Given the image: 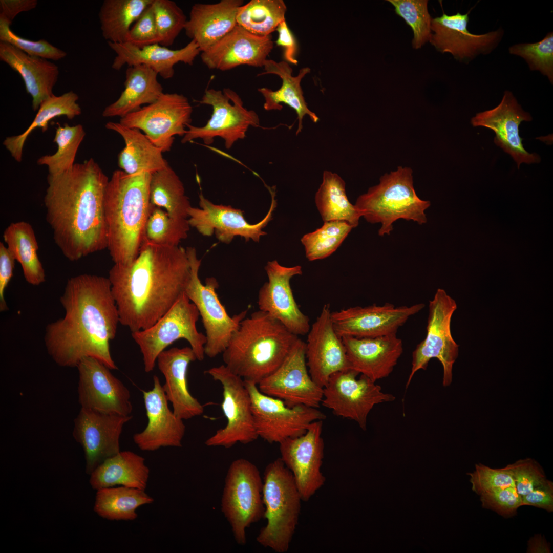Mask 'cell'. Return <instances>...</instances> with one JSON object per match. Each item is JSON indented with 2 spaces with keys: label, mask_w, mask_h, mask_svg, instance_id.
<instances>
[{
  "label": "cell",
  "mask_w": 553,
  "mask_h": 553,
  "mask_svg": "<svg viewBox=\"0 0 553 553\" xmlns=\"http://www.w3.org/2000/svg\"><path fill=\"white\" fill-rule=\"evenodd\" d=\"M242 0H221L215 4H194L184 28L186 35L201 52L209 49L236 26Z\"/></svg>",
  "instance_id": "1f68e13d"
},
{
  "label": "cell",
  "mask_w": 553,
  "mask_h": 553,
  "mask_svg": "<svg viewBox=\"0 0 553 553\" xmlns=\"http://www.w3.org/2000/svg\"><path fill=\"white\" fill-rule=\"evenodd\" d=\"M145 491L123 486L97 490L94 511L108 520L133 521L138 508L154 502Z\"/></svg>",
  "instance_id": "60d3db41"
},
{
  "label": "cell",
  "mask_w": 553,
  "mask_h": 553,
  "mask_svg": "<svg viewBox=\"0 0 553 553\" xmlns=\"http://www.w3.org/2000/svg\"><path fill=\"white\" fill-rule=\"evenodd\" d=\"M423 303L396 307L391 303L354 306L331 311L334 329L340 337L371 338L396 334L411 316L421 311Z\"/></svg>",
  "instance_id": "ffe728a7"
},
{
  "label": "cell",
  "mask_w": 553,
  "mask_h": 553,
  "mask_svg": "<svg viewBox=\"0 0 553 553\" xmlns=\"http://www.w3.org/2000/svg\"><path fill=\"white\" fill-rule=\"evenodd\" d=\"M273 48L271 35L261 36L237 25L209 49L201 52L210 69L227 71L241 65L263 67Z\"/></svg>",
  "instance_id": "83f0119b"
},
{
  "label": "cell",
  "mask_w": 553,
  "mask_h": 553,
  "mask_svg": "<svg viewBox=\"0 0 553 553\" xmlns=\"http://www.w3.org/2000/svg\"><path fill=\"white\" fill-rule=\"evenodd\" d=\"M509 52L523 58L530 70L539 71L553 83L552 32L537 42L515 44L509 48Z\"/></svg>",
  "instance_id": "681fc988"
},
{
  "label": "cell",
  "mask_w": 553,
  "mask_h": 553,
  "mask_svg": "<svg viewBox=\"0 0 553 553\" xmlns=\"http://www.w3.org/2000/svg\"><path fill=\"white\" fill-rule=\"evenodd\" d=\"M109 180L93 158L47 176L46 221L54 242L70 261L107 248L104 198Z\"/></svg>",
  "instance_id": "7a4b0ae2"
},
{
  "label": "cell",
  "mask_w": 553,
  "mask_h": 553,
  "mask_svg": "<svg viewBox=\"0 0 553 553\" xmlns=\"http://www.w3.org/2000/svg\"><path fill=\"white\" fill-rule=\"evenodd\" d=\"M0 60L17 72L24 80L26 92L32 98V108L53 95L59 74L58 66L48 59L30 55L12 45L0 41Z\"/></svg>",
  "instance_id": "d6a6232c"
},
{
  "label": "cell",
  "mask_w": 553,
  "mask_h": 553,
  "mask_svg": "<svg viewBox=\"0 0 553 553\" xmlns=\"http://www.w3.org/2000/svg\"><path fill=\"white\" fill-rule=\"evenodd\" d=\"M507 466L514 478L517 491L521 496L531 492L547 480L541 466L531 458L517 460Z\"/></svg>",
  "instance_id": "db71d44e"
},
{
  "label": "cell",
  "mask_w": 553,
  "mask_h": 553,
  "mask_svg": "<svg viewBox=\"0 0 553 553\" xmlns=\"http://www.w3.org/2000/svg\"><path fill=\"white\" fill-rule=\"evenodd\" d=\"M90 475V484L96 491L116 485L145 490L150 469L142 456L124 451L104 460Z\"/></svg>",
  "instance_id": "d590c367"
},
{
  "label": "cell",
  "mask_w": 553,
  "mask_h": 553,
  "mask_svg": "<svg viewBox=\"0 0 553 553\" xmlns=\"http://www.w3.org/2000/svg\"><path fill=\"white\" fill-rule=\"evenodd\" d=\"M361 217L371 223H379L378 235H390L398 219L413 221L420 225L427 221L425 211L429 201L420 199L413 186L412 170L399 166L380 178L378 184L359 196L355 204Z\"/></svg>",
  "instance_id": "8992f818"
},
{
  "label": "cell",
  "mask_w": 553,
  "mask_h": 553,
  "mask_svg": "<svg viewBox=\"0 0 553 553\" xmlns=\"http://www.w3.org/2000/svg\"><path fill=\"white\" fill-rule=\"evenodd\" d=\"M205 373L218 381L223 388L221 408L227 420L205 442L207 446L230 448L237 443L247 444L258 437L251 409V398L245 381L224 365L212 367Z\"/></svg>",
  "instance_id": "4fadbf2b"
},
{
  "label": "cell",
  "mask_w": 553,
  "mask_h": 553,
  "mask_svg": "<svg viewBox=\"0 0 553 553\" xmlns=\"http://www.w3.org/2000/svg\"><path fill=\"white\" fill-rule=\"evenodd\" d=\"M523 506L529 505L553 511V482L547 480L543 484L522 496Z\"/></svg>",
  "instance_id": "680465c9"
},
{
  "label": "cell",
  "mask_w": 553,
  "mask_h": 553,
  "mask_svg": "<svg viewBox=\"0 0 553 553\" xmlns=\"http://www.w3.org/2000/svg\"><path fill=\"white\" fill-rule=\"evenodd\" d=\"M192 112L193 108L185 96L164 93L154 102L121 118L119 122L142 131L163 153L171 151L175 136L185 135Z\"/></svg>",
  "instance_id": "9a60e30c"
},
{
  "label": "cell",
  "mask_w": 553,
  "mask_h": 553,
  "mask_svg": "<svg viewBox=\"0 0 553 553\" xmlns=\"http://www.w3.org/2000/svg\"><path fill=\"white\" fill-rule=\"evenodd\" d=\"M330 304L324 305L307 333L306 359L309 374L324 388L335 373L350 369L345 347L331 320Z\"/></svg>",
  "instance_id": "d4e9b609"
},
{
  "label": "cell",
  "mask_w": 553,
  "mask_h": 553,
  "mask_svg": "<svg viewBox=\"0 0 553 553\" xmlns=\"http://www.w3.org/2000/svg\"><path fill=\"white\" fill-rule=\"evenodd\" d=\"M531 120V115L523 110L513 93L506 91L497 106L477 113L471 123L473 126H484L493 130L496 134L495 143L512 156L519 168L522 163H538L541 161L538 154L525 150L523 139L519 136L521 122Z\"/></svg>",
  "instance_id": "484cf974"
},
{
  "label": "cell",
  "mask_w": 553,
  "mask_h": 553,
  "mask_svg": "<svg viewBox=\"0 0 553 553\" xmlns=\"http://www.w3.org/2000/svg\"><path fill=\"white\" fill-rule=\"evenodd\" d=\"M105 127L118 133L124 141L125 146L118 156V164L127 174H152L168 165L162 151L140 130L114 122H108Z\"/></svg>",
  "instance_id": "8d00e7d4"
},
{
  "label": "cell",
  "mask_w": 553,
  "mask_h": 553,
  "mask_svg": "<svg viewBox=\"0 0 553 553\" xmlns=\"http://www.w3.org/2000/svg\"><path fill=\"white\" fill-rule=\"evenodd\" d=\"M200 207L191 206L188 210V222L190 226L204 236L215 234L221 242L229 244L236 236L258 242L261 236L267 233L263 230L272 219V214L276 206L274 195L269 209L265 217L256 224H250L245 219L244 212L230 205L216 204L200 194Z\"/></svg>",
  "instance_id": "ac0fdd59"
},
{
  "label": "cell",
  "mask_w": 553,
  "mask_h": 553,
  "mask_svg": "<svg viewBox=\"0 0 553 553\" xmlns=\"http://www.w3.org/2000/svg\"><path fill=\"white\" fill-rule=\"evenodd\" d=\"M482 506L492 510L508 518L516 515L517 509L523 506L522 496L516 486L487 492L480 495Z\"/></svg>",
  "instance_id": "11a10c76"
},
{
  "label": "cell",
  "mask_w": 553,
  "mask_h": 553,
  "mask_svg": "<svg viewBox=\"0 0 553 553\" xmlns=\"http://www.w3.org/2000/svg\"><path fill=\"white\" fill-rule=\"evenodd\" d=\"M150 199L151 204L165 210L169 217L188 219L192 206L182 182L169 165L151 174Z\"/></svg>",
  "instance_id": "7bdbcfd3"
},
{
  "label": "cell",
  "mask_w": 553,
  "mask_h": 553,
  "mask_svg": "<svg viewBox=\"0 0 553 553\" xmlns=\"http://www.w3.org/2000/svg\"><path fill=\"white\" fill-rule=\"evenodd\" d=\"M265 270L268 281L258 293L259 310L280 321L298 336L307 334L311 327L309 318L300 309L290 285L294 276L302 274V267H286L273 260L267 262Z\"/></svg>",
  "instance_id": "603a6c76"
},
{
  "label": "cell",
  "mask_w": 553,
  "mask_h": 553,
  "mask_svg": "<svg viewBox=\"0 0 553 553\" xmlns=\"http://www.w3.org/2000/svg\"><path fill=\"white\" fill-rule=\"evenodd\" d=\"M37 4V0H1L0 18L12 23L19 13L34 9Z\"/></svg>",
  "instance_id": "94428289"
},
{
  "label": "cell",
  "mask_w": 553,
  "mask_h": 553,
  "mask_svg": "<svg viewBox=\"0 0 553 553\" xmlns=\"http://www.w3.org/2000/svg\"><path fill=\"white\" fill-rule=\"evenodd\" d=\"M199 315L196 306L184 292L154 324L147 329L132 332V337L142 355L146 372L152 371L159 355L180 339L188 342L197 360H203L206 338L197 328Z\"/></svg>",
  "instance_id": "ba28073f"
},
{
  "label": "cell",
  "mask_w": 553,
  "mask_h": 553,
  "mask_svg": "<svg viewBox=\"0 0 553 553\" xmlns=\"http://www.w3.org/2000/svg\"><path fill=\"white\" fill-rule=\"evenodd\" d=\"M286 11L283 0H251L239 8L237 25L255 35L268 36L285 20Z\"/></svg>",
  "instance_id": "ee69618b"
},
{
  "label": "cell",
  "mask_w": 553,
  "mask_h": 553,
  "mask_svg": "<svg viewBox=\"0 0 553 553\" xmlns=\"http://www.w3.org/2000/svg\"><path fill=\"white\" fill-rule=\"evenodd\" d=\"M200 103L212 108V113L207 123L197 127L188 124L181 142L186 143L194 139H201L205 144L213 143L214 138H222L227 149L246 137L249 127H258L260 119L257 113L243 106L239 95L230 88L223 91L206 89Z\"/></svg>",
  "instance_id": "7c38bea8"
},
{
  "label": "cell",
  "mask_w": 553,
  "mask_h": 553,
  "mask_svg": "<svg viewBox=\"0 0 553 553\" xmlns=\"http://www.w3.org/2000/svg\"><path fill=\"white\" fill-rule=\"evenodd\" d=\"M353 228L341 221L325 222L315 231L305 234L301 241L310 261L325 259L332 254Z\"/></svg>",
  "instance_id": "7dc6e473"
},
{
  "label": "cell",
  "mask_w": 553,
  "mask_h": 553,
  "mask_svg": "<svg viewBox=\"0 0 553 553\" xmlns=\"http://www.w3.org/2000/svg\"><path fill=\"white\" fill-rule=\"evenodd\" d=\"M350 369L374 382L388 377L403 353L402 341L396 334L371 338L342 337Z\"/></svg>",
  "instance_id": "f1b7e54d"
},
{
  "label": "cell",
  "mask_w": 553,
  "mask_h": 553,
  "mask_svg": "<svg viewBox=\"0 0 553 553\" xmlns=\"http://www.w3.org/2000/svg\"><path fill=\"white\" fill-rule=\"evenodd\" d=\"M153 0H105L99 12L100 28L108 42L122 43L133 24Z\"/></svg>",
  "instance_id": "b9f144b4"
},
{
  "label": "cell",
  "mask_w": 553,
  "mask_h": 553,
  "mask_svg": "<svg viewBox=\"0 0 553 553\" xmlns=\"http://www.w3.org/2000/svg\"><path fill=\"white\" fill-rule=\"evenodd\" d=\"M186 251L190 274L185 293L196 306L202 318L206 338L205 355L214 358L225 350L240 322L246 317L247 310L230 316L217 293L219 286L217 279L207 278L205 284H202L199 276L201 260L198 258L196 249L188 247Z\"/></svg>",
  "instance_id": "30bf717a"
},
{
  "label": "cell",
  "mask_w": 553,
  "mask_h": 553,
  "mask_svg": "<svg viewBox=\"0 0 553 553\" xmlns=\"http://www.w3.org/2000/svg\"><path fill=\"white\" fill-rule=\"evenodd\" d=\"M196 360L192 349L186 347L165 350L156 361L165 378L162 387L166 397L172 403L174 414L182 420L200 416L204 412L203 406L193 396L188 387V367Z\"/></svg>",
  "instance_id": "f546056e"
},
{
  "label": "cell",
  "mask_w": 553,
  "mask_h": 553,
  "mask_svg": "<svg viewBox=\"0 0 553 553\" xmlns=\"http://www.w3.org/2000/svg\"><path fill=\"white\" fill-rule=\"evenodd\" d=\"M472 490L476 494H482L516 486L515 483L507 466L503 468H492L483 464H476L475 470L467 473Z\"/></svg>",
  "instance_id": "f5cc1de1"
},
{
  "label": "cell",
  "mask_w": 553,
  "mask_h": 553,
  "mask_svg": "<svg viewBox=\"0 0 553 553\" xmlns=\"http://www.w3.org/2000/svg\"><path fill=\"white\" fill-rule=\"evenodd\" d=\"M15 259L6 246L0 242V311L8 310L5 291L13 275Z\"/></svg>",
  "instance_id": "6f0895ef"
},
{
  "label": "cell",
  "mask_w": 553,
  "mask_h": 553,
  "mask_svg": "<svg viewBox=\"0 0 553 553\" xmlns=\"http://www.w3.org/2000/svg\"><path fill=\"white\" fill-rule=\"evenodd\" d=\"M263 487L260 473L254 464L244 458L231 463L225 479L221 509L239 545L246 544V529L264 518Z\"/></svg>",
  "instance_id": "9c48e42d"
},
{
  "label": "cell",
  "mask_w": 553,
  "mask_h": 553,
  "mask_svg": "<svg viewBox=\"0 0 553 553\" xmlns=\"http://www.w3.org/2000/svg\"><path fill=\"white\" fill-rule=\"evenodd\" d=\"M157 73L145 65L129 67L125 72L124 89L119 97L107 106L104 117L122 118L156 101L164 93Z\"/></svg>",
  "instance_id": "e575fe53"
},
{
  "label": "cell",
  "mask_w": 553,
  "mask_h": 553,
  "mask_svg": "<svg viewBox=\"0 0 553 553\" xmlns=\"http://www.w3.org/2000/svg\"><path fill=\"white\" fill-rule=\"evenodd\" d=\"M457 308L456 301L440 288L429 301L426 335L413 352L406 388L414 374L421 369L426 370L430 360L434 358L442 366L443 386L451 384L453 365L459 353V345L454 341L451 330L452 317Z\"/></svg>",
  "instance_id": "8fae6325"
},
{
  "label": "cell",
  "mask_w": 553,
  "mask_h": 553,
  "mask_svg": "<svg viewBox=\"0 0 553 553\" xmlns=\"http://www.w3.org/2000/svg\"><path fill=\"white\" fill-rule=\"evenodd\" d=\"M78 99V95L73 91L60 96L53 94L50 96L41 103L29 127L20 134L6 137L3 145L16 161L20 162L25 143L35 129L39 127L42 132H45L48 130L49 121L56 117L65 116L69 119H73L81 114V109L77 102Z\"/></svg>",
  "instance_id": "f35d334b"
},
{
  "label": "cell",
  "mask_w": 553,
  "mask_h": 553,
  "mask_svg": "<svg viewBox=\"0 0 553 553\" xmlns=\"http://www.w3.org/2000/svg\"><path fill=\"white\" fill-rule=\"evenodd\" d=\"M262 496L267 523L256 540L275 552H286L298 524L302 499L292 473L280 457L265 469Z\"/></svg>",
  "instance_id": "52a82bcc"
},
{
  "label": "cell",
  "mask_w": 553,
  "mask_h": 553,
  "mask_svg": "<svg viewBox=\"0 0 553 553\" xmlns=\"http://www.w3.org/2000/svg\"><path fill=\"white\" fill-rule=\"evenodd\" d=\"M65 315L48 324L45 345L59 366L77 367L86 357L95 358L110 370L118 369L110 341L116 336L118 308L108 278L81 274L68 279L60 297Z\"/></svg>",
  "instance_id": "6da1fadb"
},
{
  "label": "cell",
  "mask_w": 553,
  "mask_h": 553,
  "mask_svg": "<svg viewBox=\"0 0 553 553\" xmlns=\"http://www.w3.org/2000/svg\"><path fill=\"white\" fill-rule=\"evenodd\" d=\"M322 426L323 420L315 421L304 434L279 443L280 458L292 473L304 501H308L326 481L321 471L324 454Z\"/></svg>",
  "instance_id": "d6986e66"
},
{
  "label": "cell",
  "mask_w": 553,
  "mask_h": 553,
  "mask_svg": "<svg viewBox=\"0 0 553 553\" xmlns=\"http://www.w3.org/2000/svg\"><path fill=\"white\" fill-rule=\"evenodd\" d=\"M142 392L148 422L142 431L133 435L134 443L144 451H154L162 447H181L185 426L183 420L169 408L159 377L154 375L153 388Z\"/></svg>",
  "instance_id": "4316f807"
},
{
  "label": "cell",
  "mask_w": 553,
  "mask_h": 553,
  "mask_svg": "<svg viewBox=\"0 0 553 553\" xmlns=\"http://www.w3.org/2000/svg\"><path fill=\"white\" fill-rule=\"evenodd\" d=\"M109 47L116 55L112 68L119 70L124 65L129 67L145 65L165 79L173 77L174 66L181 62L193 65L201 52L198 45L193 40L183 48L172 50L159 44L138 48L130 43L108 42Z\"/></svg>",
  "instance_id": "4dcf8cb0"
},
{
  "label": "cell",
  "mask_w": 553,
  "mask_h": 553,
  "mask_svg": "<svg viewBox=\"0 0 553 553\" xmlns=\"http://www.w3.org/2000/svg\"><path fill=\"white\" fill-rule=\"evenodd\" d=\"M190 274L186 249L143 241L131 263L109 272L120 323L132 332L152 326L185 292Z\"/></svg>",
  "instance_id": "3957f363"
},
{
  "label": "cell",
  "mask_w": 553,
  "mask_h": 553,
  "mask_svg": "<svg viewBox=\"0 0 553 553\" xmlns=\"http://www.w3.org/2000/svg\"><path fill=\"white\" fill-rule=\"evenodd\" d=\"M12 23L0 18V41L8 42L25 53L48 60L57 61L65 58L67 53L45 39L33 41L21 37L10 29Z\"/></svg>",
  "instance_id": "816d5d0a"
},
{
  "label": "cell",
  "mask_w": 553,
  "mask_h": 553,
  "mask_svg": "<svg viewBox=\"0 0 553 553\" xmlns=\"http://www.w3.org/2000/svg\"><path fill=\"white\" fill-rule=\"evenodd\" d=\"M151 174L113 172L104 198L107 249L114 264H128L137 256L151 202Z\"/></svg>",
  "instance_id": "277c9868"
},
{
  "label": "cell",
  "mask_w": 553,
  "mask_h": 553,
  "mask_svg": "<svg viewBox=\"0 0 553 553\" xmlns=\"http://www.w3.org/2000/svg\"><path fill=\"white\" fill-rule=\"evenodd\" d=\"M263 67L264 72L258 76L275 74L280 77L282 81L281 87L276 91L267 88L258 89L265 100L263 105L264 109L266 111L281 110L283 108L282 104H286L293 109L297 114L299 120L296 135L302 129L303 119L305 115H308L313 122L316 123L319 118L307 107L301 86L302 79L310 73V69L308 67L303 68L296 76H293L292 69L285 61L276 62L272 59H267Z\"/></svg>",
  "instance_id": "836d02e7"
},
{
  "label": "cell",
  "mask_w": 553,
  "mask_h": 553,
  "mask_svg": "<svg viewBox=\"0 0 553 553\" xmlns=\"http://www.w3.org/2000/svg\"><path fill=\"white\" fill-rule=\"evenodd\" d=\"M189 227L188 219L172 218L163 209L151 204L142 242L164 246H179L187 237Z\"/></svg>",
  "instance_id": "bcb514c9"
},
{
  "label": "cell",
  "mask_w": 553,
  "mask_h": 553,
  "mask_svg": "<svg viewBox=\"0 0 553 553\" xmlns=\"http://www.w3.org/2000/svg\"><path fill=\"white\" fill-rule=\"evenodd\" d=\"M305 352V342L299 338L280 367L259 382V390L282 400L289 407L304 405L319 408L323 388L311 377Z\"/></svg>",
  "instance_id": "e0dca14e"
},
{
  "label": "cell",
  "mask_w": 553,
  "mask_h": 553,
  "mask_svg": "<svg viewBox=\"0 0 553 553\" xmlns=\"http://www.w3.org/2000/svg\"><path fill=\"white\" fill-rule=\"evenodd\" d=\"M348 369L332 374L323 388L322 405L333 413L356 421L365 430L368 414L374 406L393 401L395 397L382 392L379 385L367 376Z\"/></svg>",
  "instance_id": "2e32d148"
},
{
  "label": "cell",
  "mask_w": 553,
  "mask_h": 553,
  "mask_svg": "<svg viewBox=\"0 0 553 553\" xmlns=\"http://www.w3.org/2000/svg\"><path fill=\"white\" fill-rule=\"evenodd\" d=\"M395 8V13L401 17L412 29L413 47L420 48L429 41L432 31V18L428 12L427 0H388Z\"/></svg>",
  "instance_id": "c3c4849f"
},
{
  "label": "cell",
  "mask_w": 553,
  "mask_h": 553,
  "mask_svg": "<svg viewBox=\"0 0 553 553\" xmlns=\"http://www.w3.org/2000/svg\"><path fill=\"white\" fill-rule=\"evenodd\" d=\"M132 418V415L81 408L74 420L73 435L83 448L87 474L90 475L104 460L120 452L123 427Z\"/></svg>",
  "instance_id": "44dd1931"
},
{
  "label": "cell",
  "mask_w": 553,
  "mask_h": 553,
  "mask_svg": "<svg viewBox=\"0 0 553 553\" xmlns=\"http://www.w3.org/2000/svg\"><path fill=\"white\" fill-rule=\"evenodd\" d=\"M85 136L83 127L80 124L72 126L67 123L63 126L58 124L53 139L57 145L56 152L39 158L37 164L47 166L48 175H50L69 171L75 164L78 150Z\"/></svg>",
  "instance_id": "f6af8a7d"
},
{
  "label": "cell",
  "mask_w": 553,
  "mask_h": 553,
  "mask_svg": "<svg viewBox=\"0 0 553 553\" xmlns=\"http://www.w3.org/2000/svg\"><path fill=\"white\" fill-rule=\"evenodd\" d=\"M527 553H550V545L546 539L540 534L531 537L527 543Z\"/></svg>",
  "instance_id": "6125c7cd"
},
{
  "label": "cell",
  "mask_w": 553,
  "mask_h": 553,
  "mask_svg": "<svg viewBox=\"0 0 553 553\" xmlns=\"http://www.w3.org/2000/svg\"><path fill=\"white\" fill-rule=\"evenodd\" d=\"M469 12L452 15L443 13L432 19L429 42L441 53H449L457 60L469 62L478 56L493 51L502 40L500 28L483 34L471 33L467 28Z\"/></svg>",
  "instance_id": "cb8c5ba5"
},
{
  "label": "cell",
  "mask_w": 553,
  "mask_h": 553,
  "mask_svg": "<svg viewBox=\"0 0 553 553\" xmlns=\"http://www.w3.org/2000/svg\"><path fill=\"white\" fill-rule=\"evenodd\" d=\"M317 208L324 222L341 221L357 227L361 217L346 193L345 183L337 174L325 171L315 196Z\"/></svg>",
  "instance_id": "ab89813d"
},
{
  "label": "cell",
  "mask_w": 553,
  "mask_h": 553,
  "mask_svg": "<svg viewBox=\"0 0 553 553\" xmlns=\"http://www.w3.org/2000/svg\"><path fill=\"white\" fill-rule=\"evenodd\" d=\"M245 382L251 398L257 434L269 443H280L301 436L312 422L326 418L317 408L304 405L289 407L282 400L262 393L257 384Z\"/></svg>",
  "instance_id": "5bb4252c"
},
{
  "label": "cell",
  "mask_w": 553,
  "mask_h": 553,
  "mask_svg": "<svg viewBox=\"0 0 553 553\" xmlns=\"http://www.w3.org/2000/svg\"><path fill=\"white\" fill-rule=\"evenodd\" d=\"M125 42L138 48L159 44L153 2L132 26Z\"/></svg>",
  "instance_id": "9f6ffc18"
},
{
  "label": "cell",
  "mask_w": 553,
  "mask_h": 553,
  "mask_svg": "<svg viewBox=\"0 0 553 553\" xmlns=\"http://www.w3.org/2000/svg\"><path fill=\"white\" fill-rule=\"evenodd\" d=\"M78 400L81 408L107 413L131 415L130 390L98 360L86 357L77 366Z\"/></svg>",
  "instance_id": "7402d4cb"
},
{
  "label": "cell",
  "mask_w": 553,
  "mask_h": 553,
  "mask_svg": "<svg viewBox=\"0 0 553 553\" xmlns=\"http://www.w3.org/2000/svg\"><path fill=\"white\" fill-rule=\"evenodd\" d=\"M299 337L260 310L245 317L222 353L224 365L257 385L284 361Z\"/></svg>",
  "instance_id": "5b68a950"
},
{
  "label": "cell",
  "mask_w": 553,
  "mask_h": 553,
  "mask_svg": "<svg viewBox=\"0 0 553 553\" xmlns=\"http://www.w3.org/2000/svg\"><path fill=\"white\" fill-rule=\"evenodd\" d=\"M3 238L10 252L20 264L26 281L33 286L44 283L45 272L37 254L38 244L32 225L24 221L11 223L5 229Z\"/></svg>",
  "instance_id": "74e56055"
},
{
  "label": "cell",
  "mask_w": 553,
  "mask_h": 553,
  "mask_svg": "<svg viewBox=\"0 0 553 553\" xmlns=\"http://www.w3.org/2000/svg\"><path fill=\"white\" fill-rule=\"evenodd\" d=\"M276 31L278 33V37L276 40L277 46L283 49V57L285 61L288 63L297 65L296 59L297 45L293 34L289 29L286 20L282 22L278 27Z\"/></svg>",
  "instance_id": "91938a15"
},
{
  "label": "cell",
  "mask_w": 553,
  "mask_h": 553,
  "mask_svg": "<svg viewBox=\"0 0 553 553\" xmlns=\"http://www.w3.org/2000/svg\"><path fill=\"white\" fill-rule=\"evenodd\" d=\"M153 7L159 37V44L168 47L173 45L187 22L182 9L171 0H153Z\"/></svg>",
  "instance_id": "f907efd6"
}]
</instances>
